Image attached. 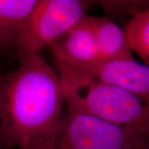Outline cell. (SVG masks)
<instances>
[{
    "label": "cell",
    "instance_id": "3",
    "mask_svg": "<svg viewBox=\"0 0 149 149\" xmlns=\"http://www.w3.org/2000/svg\"><path fill=\"white\" fill-rule=\"evenodd\" d=\"M85 0H37L17 37L19 59L41 53L86 15L93 3Z\"/></svg>",
    "mask_w": 149,
    "mask_h": 149
},
{
    "label": "cell",
    "instance_id": "12",
    "mask_svg": "<svg viewBox=\"0 0 149 149\" xmlns=\"http://www.w3.org/2000/svg\"><path fill=\"white\" fill-rule=\"evenodd\" d=\"M139 149H149V146L146 147V148H139Z\"/></svg>",
    "mask_w": 149,
    "mask_h": 149
},
{
    "label": "cell",
    "instance_id": "6",
    "mask_svg": "<svg viewBox=\"0 0 149 149\" xmlns=\"http://www.w3.org/2000/svg\"><path fill=\"white\" fill-rule=\"evenodd\" d=\"M79 74L115 85L149 100V65L134 58L103 62Z\"/></svg>",
    "mask_w": 149,
    "mask_h": 149
},
{
    "label": "cell",
    "instance_id": "2",
    "mask_svg": "<svg viewBox=\"0 0 149 149\" xmlns=\"http://www.w3.org/2000/svg\"><path fill=\"white\" fill-rule=\"evenodd\" d=\"M70 112L149 134V100L85 74L56 70Z\"/></svg>",
    "mask_w": 149,
    "mask_h": 149
},
{
    "label": "cell",
    "instance_id": "9",
    "mask_svg": "<svg viewBox=\"0 0 149 149\" xmlns=\"http://www.w3.org/2000/svg\"><path fill=\"white\" fill-rule=\"evenodd\" d=\"M124 30L133 52L149 65V9L128 21Z\"/></svg>",
    "mask_w": 149,
    "mask_h": 149
},
{
    "label": "cell",
    "instance_id": "4",
    "mask_svg": "<svg viewBox=\"0 0 149 149\" xmlns=\"http://www.w3.org/2000/svg\"><path fill=\"white\" fill-rule=\"evenodd\" d=\"M149 146V134L120 127L89 114L62 115L55 149H139Z\"/></svg>",
    "mask_w": 149,
    "mask_h": 149
},
{
    "label": "cell",
    "instance_id": "5",
    "mask_svg": "<svg viewBox=\"0 0 149 149\" xmlns=\"http://www.w3.org/2000/svg\"><path fill=\"white\" fill-rule=\"evenodd\" d=\"M48 48L56 70L84 73L101 63L91 15L86 14Z\"/></svg>",
    "mask_w": 149,
    "mask_h": 149
},
{
    "label": "cell",
    "instance_id": "10",
    "mask_svg": "<svg viewBox=\"0 0 149 149\" xmlns=\"http://www.w3.org/2000/svg\"><path fill=\"white\" fill-rule=\"evenodd\" d=\"M103 8L107 17L113 21L114 18H128L129 21L134 17L149 9V1L144 0H108L96 2Z\"/></svg>",
    "mask_w": 149,
    "mask_h": 149
},
{
    "label": "cell",
    "instance_id": "7",
    "mask_svg": "<svg viewBox=\"0 0 149 149\" xmlns=\"http://www.w3.org/2000/svg\"><path fill=\"white\" fill-rule=\"evenodd\" d=\"M100 61L133 59L125 30L107 17L91 16Z\"/></svg>",
    "mask_w": 149,
    "mask_h": 149
},
{
    "label": "cell",
    "instance_id": "8",
    "mask_svg": "<svg viewBox=\"0 0 149 149\" xmlns=\"http://www.w3.org/2000/svg\"><path fill=\"white\" fill-rule=\"evenodd\" d=\"M37 0H0V52L14 51L18 32Z\"/></svg>",
    "mask_w": 149,
    "mask_h": 149
},
{
    "label": "cell",
    "instance_id": "1",
    "mask_svg": "<svg viewBox=\"0 0 149 149\" xmlns=\"http://www.w3.org/2000/svg\"><path fill=\"white\" fill-rule=\"evenodd\" d=\"M5 149H55L64 96L57 72L37 53L0 77Z\"/></svg>",
    "mask_w": 149,
    "mask_h": 149
},
{
    "label": "cell",
    "instance_id": "11",
    "mask_svg": "<svg viewBox=\"0 0 149 149\" xmlns=\"http://www.w3.org/2000/svg\"><path fill=\"white\" fill-rule=\"evenodd\" d=\"M1 112H2V93L0 88V149H5L2 138V133H1Z\"/></svg>",
    "mask_w": 149,
    "mask_h": 149
}]
</instances>
